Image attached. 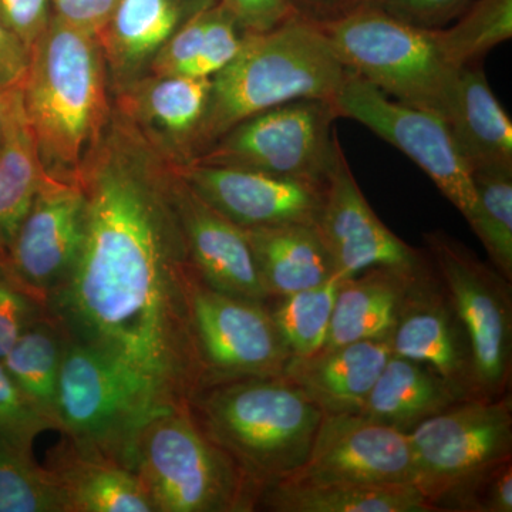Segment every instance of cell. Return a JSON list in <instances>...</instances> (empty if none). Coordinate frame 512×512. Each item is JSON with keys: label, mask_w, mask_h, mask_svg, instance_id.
<instances>
[{"label": "cell", "mask_w": 512, "mask_h": 512, "mask_svg": "<svg viewBox=\"0 0 512 512\" xmlns=\"http://www.w3.org/2000/svg\"><path fill=\"white\" fill-rule=\"evenodd\" d=\"M46 313V306L20 284L0 259V360L20 335Z\"/></svg>", "instance_id": "37"}, {"label": "cell", "mask_w": 512, "mask_h": 512, "mask_svg": "<svg viewBox=\"0 0 512 512\" xmlns=\"http://www.w3.org/2000/svg\"><path fill=\"white\" fill-rule=\"evenodd\" d=\"M134 473L156 512L255 511L264 491L198 426L190 404L147 421L134 447Z\"/></svg>", "instance_id": "5"}, {"label": "cell", "mask_w": 512, "mask_h": 512, "mask_svg": "<svg viewBox=\"0 0 512 512\" xmlns=\"http://www.w3.org/2000/svg\"><path fill=\"white\" fill-rule=\"evenodd\" d=\"M180 406L153 384L106 356L66 338L59 389V431L87 453L134 471L138 434L157 413Z\"/></svg>", "instance_id": "7"}, {"label": "cell", "mask_w": 512, "mask_h": 512, "mask_svg": "<svg viewBox=\"0 0 512 512\" xmlns=\"http://www.w3.org/2000/svg\"><path fill=\"white\" fill-rule=\"evenodd\" d=\"M66 336L46 313L20 335L2 363L23 393L57 424V389Z\"/></svg>", "instance_id": "30"}, {"label": "cell", "mask_w": 512, "mask_h": 512, "mask_svg": "<svg viewBox=\"0 0 512 512\" xmlns=\"http://www.w3.org/2000/svg\"><path fill=\"white\" fill-rule=\"evenodd\" d=\"M53 18L52 0H0V22L29 49Z\"/></svg>", "instance_id": "39"}, {"label": "cell", "mask_w": 512, "mask_h": 512, "mask_svg": "<svg viewBox=\"0 0 512 512\" xmlns=\"http://www.w3.org/2000/svg\"><path fill=\"white\" fill-rule=\"evenodd\" d=\"M420 265L373 266L366 274L340 281L328 339L322 349L389 339L404 295Z\"/></svg>", "instance_id": "24"}, {"label": "cell", "mask_w": 512, "mask_h": 512, "mask_svg": "<svg viewBox=\"0 0 512 512\" xmlns=\"http://www.w3.org/2000/svg\"><path fill=\"white\" fill-rule=\"evenodd\" d=\"M318 26L350 72L390 99L444 119L461 69L447 62L436 29L410 25L379 6H357Z\"/></svg>", "instance_id": "6"}, {"label": "cell", "mask_w": 512, "mask_h": 512, "mask_svg": "<svg viewBox=\"0 0 512 512\" xmlns=\"http://www.w3.org/2000/svg\"><path fill=\"white\" fill-rule=\"evenodd\" d=\"M49 430H59L55 421L23 393L0 360V437L32 454L37 437Z\"/></svg>", "instance_id": "36"}, {"label": "cell", "mask_w": 512, "mask_h": 512, "mask_svg": "<svg viewBox=\"0 0 512 512\" xmlns=\"http://www.w3.org/2000/svg\"><path fill=\"white\" fill-rule=\"evenodd\" d=\"M460 402L463 400L436 370L392 353L359 414L410 433Z\"/></svg>", "instance_id": "27"}, {"label": "cell", "mask_w": 512, "mask_h": 512, "mask_svg": "<svg viewBox=\"0 0 512 512\" xmlns=\"http://www.w3.org/2000/svg\"><path fill=\"white\" fill-rule=\"evenodd\" d=\"M444 120L470 173L512 170L511 119L480 63L458 72Z\"/></svg>", "instance_id": "22"}, {"label": "cell", "mask_w": 512, "mask_h": 512, "mask_svg": "<svg viewBox=\"0 0 512 512\" xmlns=\"http://www.w3.org/2000/svg\"><path fill=\"white\" fill-rule=\"evenodd\" d=\"M423 239L424 251L467 330L481 397L510 394L511 281L444 231L426 232Z\"/></svg>", "instance_id": "9"}, {"label": "cell", "mask_w": 512, "mask_h": 512, "mask_svg": "<svg viewBox=\"0 0 512 512\" xmlns=\"http://www.w3.org/2000/svg\"><path fill=\"white\" fill-rule=\"evenodd\" d=\"M473 3V0H384L380 8L394 18L419 28H444Z\"/></svg>", "instance_id": "38"}, {"label": "cell", "mask_w": 512, "mask_h": 512, "mask_svg": "<svg viewBox=\"0 0 512 512\" xmlns=\"http://www.w3.org/2000/svg\"><path fill=\"white\" fill-rule=\"evenodd\" d=\"M332 104L339 117L357 121L402 151L470 218L476 204L473 178L443 117L390 99L350 70Z\"/></svg>", "instance_id": "12"}, {"label": "cell", "mask_w": 512, "mask_h": 512, "mask_svg": "<svg viewBox=\"0 0 512 512\" xmlns=\"http://www.w3.org/2000/svg\"><path fill=\"white\" fill-rule=\"evenodd\" d=\"M346 72L322 29L298 16L269 32L247 35L234 60L211 79L195 158L262 111L303 99L332 103Z\"/></svg>", "instance_id": "3"}, {"label": "cell", "mask_w": 512, "mask_h": 512, "mask_svg": "<svg viewBox=\"0 0 512 512\" xmlns=\"http://www.w3.org/2000/svg\"><path fill=\"white\" fill-rule=\"evenodd\" d=\"M175 167V165H174ZM174 198L188 254L202 282L215 291L266 303L245 229L211 207L175 168Z\"/></svg>", "instance_id": "19"}, {"label": "cell", "mask_w": 512, "mask_h": 512, "mask_svg": "<svg viewBox=\"0 0 512 512\" xmlns=\"http://www.w3.org/2000/svg\"><path fill=\"white\" fill-rule=\"evenodd\" d=\"M247 33L221 0L191 19L154 57L148 73L212 79L234 60Z\"/></svg>", "instance_id": "28"}, {"label": "cell", "mask_w": 512, "mask_h": 512, "mask_svg": "<svg viewBox=\"0 0 512 512\" xmlns=\"http://www.w3.org/2000/svg\"><path fill=\"white\" fill-rule=\"evenodd\" d=\"M258 507L274 512H433L410 483L279 480L266 485Z\"/></svg>", "instance_id": "25"}, {"label": "cell", "mask_w": 512, "mask_h": 512, "mask_svg": "<svg viewBox=\"0 0 512 512\" xmlns=\"http://www.w3.org/2000/svg\"><path fill=\"white\" fill-rule=\"evenodd\" d=\"M190 409L204 433L264 488L305 463L323 417L284 377L212 384L192 396Z\"/></svg>", "instance_id": "4"}, {"label": "cell", "mask_w": 512, "mask_h": 512, "mask_svg": "<svg viewBox=\"0 0 512 512\" xmlns=\"http://www.w3.org/2000/svg\"><path fill=\"white\" fill-rule=\"evenodd\" d=\"M259 278L269 298L278 299L325 284L335 276L316 224L245 229Z\"/></svg>", "instance_id": "26"}, {"label": "cell", "mask_w": 512, "mask_h": 512, "mask_svg": "<svg viewBox=\"0 0 512 512\" xmlns=\"http://www.w3.org/2000/svg\"><path fill=\"white\" fill-rule=\"evenodd\" d=\"M338 119L330 101H289L241 121L192 163L325 184L339 138L333 128Z\"/></svg>", "instance_id": "8"}, {"label": "cell", "mask_w": 512, "mask_h": 512, "mask_svg": "<svg viewBox=\"0 0 512 512\" xmlns=\"http://www.w3.org/2000/svg\"><path fill=\"white\" fill-rule=\"evenodd\" d=\"M121 0H52L53 16L74 28L99 36Z\"/></svg>", "instance_id": "41"}, {"label": "cell", "mask_w": 512, "mask_h": 512, "mask_svg": "<svg viewBox=\"0 0 512 512\" xmlns=\"http://www.w3.org/2000/svg\"><path fill=\"white\" fill-rule=\"evenodd\" d=\"M190 305L202 389L232 380L284 376L292 353L266 303L215 291L198 276Z\"/></svg>", "instance_id": "10"}, {"label": "cell", "mask_w": 512, "mask_h": 512, "mask_svg": "<svg viewBox=\"0 0 512 512\" xmlns=\"http://www.w3.org/2000/svg\"><path fill=\"white\" fill-rule=\"evenodd\" d=\"M434 511L512 512V460L503 461L441 494Z\"/></svg>", "instance_id": "35"}, {"label": "cell", "mask_w": 512, "mask_h": 512, "mask_svg": "<svg viewBox=\"0 0 512 512\" xmlns=\"http://www.w3.org/2000/svg\"><path fill=\"white\" fill-rule=\"evenodd\" d=\"M220 0H121L99 35L111 94L148 73L154 57L191 19Z\"/></svg>", "instance_id": "20"}, {"label": "cell", "mask_w": 512, "mask_h": 512, "mask_svg": "<svg viewBox=\"0 0 512 512\" xmlns=\"http://www.w3.org/2000/svg\"><path fill=\"white\" fill-rule=\"evenodd\" d=\"M340 279L278 298L271 311L292 357L318 353L328 339Z\"/></svg>", "instance_id": "33"}, {"label": "cell", "mask_w": 512, "mask_h": 512, "mask_svg": "<svg viewBox=\"0 0 512 512\" xmlns=\"http://www.w3.org/2000/svg\"><path fill=\"white\" fill-rule=\"evenodd\" d=\"M84 210L77 181L47 175L2 258L12 275L43 305L76 264L83 242Z\"/></svg>", "instance_id": "14"}, {"label": "cell", "mask_w": 512, "mask_h": 512, "mask_svg": "<svg viewBox=\"0 0 512 512\" xmlns=\"http://www.w3.org/2000/svg\"><path fill=\"white\" fill-rule=\"evenodd\" d=\"M392 353L390 338L320 349L292 357L282 377L326 416L360 413Z\"/></svg>", "instance_id": "21"}, {"label": "cell", "mask_w": 512, "mask_h": 512, "mask_svg": "<svg viewBox=\"0 0 512 512\" xmlns=\"http://www.w3.org/2000/svg\"><path fill=\"white\" fill-rule=\"evenodd\" d=\"M293 15L323 25L348 15L359 6L357 0H288Z\"/></svg>", "instance_id": "43"}, {"label": "cell", "mask_w": 512, "mask_h": 512, "mask_svg": "<svg viewBox=\"0 0 512 512\" xmlns=\"http://www.w3.org/2000/svg\"><path fill=\"white\" fill-rule=\"evenodd\" d=\"M476 204L467 222L491 265L512 282V170L471 173Z\"/></svg>", "instance_id": "31"}, {"label": "cell", "mask_w": 512, "mask_h": 512, "mask_svg": "<svg viewBox=\"0 0 512 512\" xmlns=\"http://www.w3.org/2000/svg\"><path fill=\"white\" fill-rule=\"evenodd\" d=\"M99 36L56 16L30 49L23 109L46 174L77 181L113 116Z\"/></svg>", "instance_id": "2"}, {"label": "cell", "mask_w": 512, "mask_h": 512, "mask_svg": "<svg viewBox=\"0 0 512 512\" xmlns=\"http://www.w3.org/2000/svg\"><path fill=\"white\" fill-rule=\"evenodd\" d=\"M407 434L414 485L433 508L454 485L512 460L511 393L500 399L464 400Z\"/></svg>", "instance_id": "11"}, {"label": "cell", "mask_w": 512, "mask_h": 512, "mask_svg": "<svg viewBox=\"0 0 512 512\" xmlns=\"http://www.w3.org/2000/svg\"><path fill=\"white\" fill-rule=\"evenodd\" d=\"M282 480L414 484L409 434L359 413L323 414L305 463Z\"/></svg>", "instance_id": "16"}, {"label": "cell", "mask_w": 512, "mask_h": 512, "mask_svg": "<svg viewBox=\"0 0 512 512\" xmlns=\"http://www.w3.org/2000/svg\"><path fill=\"white\" fill-rule=\"evenodd\" d=\"M390 343L393 355L436 370L463 402L483 399L467 330L429 256L404 295Z\"/></svg>", "instance_id": "13"}, {"label": "cell", "mask_w": 512, "mask_h": 512, "mask_svg": "<svg viewBox=\"0 0 512 512\" xmlns=\"http://www.w3.org/2000/svg\"><path fill=\"white\" fill-rule=\"evenodd\" d=\"M357 3H359V6H382L384 3V0H357Z\"/></svg>", "instance_id": "45"}, {"label": "cell", "mask_w": 512, "mask_h": 512, "mask_svg": "<svg viewBox=\"0 0 512 512\" xmlns=\"http://www.w3.org/2000/svg\"><path fill=\"white\" fill-rule=\"evenodd\" d=\"M46 177L23 109L20 86L0 141V259Z\"/></svg>", "instance_id": "29"}, {"label": "cell", "mask_w": 512, "mask_h": 512, "mask_svg": "<svg viewBox=\"0 0 512 512\" xmlns=\"http://www.w3.org/2000/svg\"><path fill=\"white\" fill-rule=\"evenodd\" d=\"M211 79L147 73L113 93V107L173 165L197 156Z\"/></svg>", "instance_id": "18"}, {"label": "cell", "mask_w": 512, "mask_h": 512, "mask_svg": "<svg viewBox=\"0 0 512 512\" xmlns=\"http://www.w3.org/2000/svg\"><path fill=\"white\" fill-rule=\"evenodd\" d=\"M316 227L340 281L373 266L412 268L426 259V251L410 247L377 217L357 184L339 138Z\"/></svg>", "instance_id": "15"}, {"label": "cell", "mask_w": 512, "mask_h": 512, "mask_svg": "<svg viewBox=\"0 0 512 512\" xmlns=\"http://www.w3.org/2000/svg\"><path fill=\"white\" fill-rule=\"evenodd\" d=\"M247 35H259L278 28L292 18L288 0H221Z\"/></svg>", "instance_id": "40"}, {"label": "cell", "mask_w": 512, "mask_h": 512, "mask_svg": "<svg viewBox=\"0 0 512 512\" xmlns=\"http://www.w3.org/2000/svg\"><path fill=\"white\" fill-rule=\"evenodd\" d=\"M178 174L211 207L242 229L284 224H316L325 184L191 163L175 165Z\"/></svg>", "instance_id": "17"}, {"label": "cell", "mask_w": 512, "mask_h": 512, "mask_svg": "<svg viewBox=\"0 0 512 512\" xmlns=\"http://www.w3.org/2000/svg\"><path fill=\"white\" fill-rule=\"evenodd\" d=\"M29 60V47L0 22V87L22 86Z\"/></svg>", "instance_id": "42"}, {"label": "cell", "mask_w": 512, "mask_h": 512, "mask_svg": "<svg viewBox=\"0 0 512 512\" xmlns=\"http://www.w3.org/2000/svg\"><path fill=\"white\" fill-rule=\"evenodd\" d=\"M175 167L113 107L77 175L82 248L46 299L64 336L146 379L174 404L202 389L191 332L198 278L174 198Z\"/></svg>", "instance_id": "1"}, {"label": "cell", "mask_w": 512, "mask_h": 512, "mask_svg": "<svg viewBox=\"0 0 512 512\" xmlns=\"http://www.w3.org/2000/svg\"><path fill=\"white\" fill-rule=\"evenodd\" d=\"M451 28H437L441 52L460 70L480 63L488 52L511 40L512 0H476Z\"/></svg>", "instance_id": "32"}, {"label": "cell", "mask_w": 512, "mask_h": 512, "mask_svg": "<svg viewBox=\"0 0 512 512\" xmlns=\"http://www.w3.org/2000/svg\"><path fill=\"white\" fill-rule=\"evenodd\" d=\"M45 467L62 488L69 512H156L134 471L80 450L69 439L50 451Z\"/></svg>", "instance_id": "23"}, {"label": "cell", "mask_w": 512, "mask_h": 512, "mask_svg": "<svg viewBox=\"0 0 512 512\" xmlns=\"http://www.w3.org/2000/svg\"><path fill=\"white\" fill-rule=\"evenodd\" d=\"M19 87H0V141L5 134L6 124H8L10 110L18 96Z\"/></svg>", "instance_id": "44"}, {"label": "cell", "mask_w": 512, "mask_h": 512, "mask_svg": "<svg viewBox=\"0 0 512 512\" xmlns=\"http://www.w3.org/2000/svg\"><path fill=\"white\" fill-rule=\"evenodd\" d=\"M0 512H69L56 478L0 437Z\"/></svg>", "instance_id": "34"}]
</instances>
